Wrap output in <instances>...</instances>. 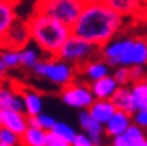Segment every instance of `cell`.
Returning a JSON list of instances; mask_svg holds the SVG:
<instances>
[{"label": "cell", "mask_w": 147, "mask_h": 146, "mask_svg": "<svg viewBox=\"0 0 147 146\" xmlns=\"http://www.w3.org/2000/svg\"><path fill=\"white\" fill-rule=\"evenodd\" d=\"M124 28V16L111 9L103 0L85 2L71 25V34L100 47L117 37Z\"/></svg>", "instance_id": "cell-1"}, {"label": "cell", "mask_w": 147, "mask_h": 146, "mask_svg": "<svg viewBox=\"0 0 147 146\" xmlns=\"http://www.w3.org/2000/svg\"><path fill=\"white\" fill-rule=\"evenodd\" d=\"M29 37L34 44L50 57L57 56L61 45L71 35V26L48 15L34 12L28 20Z\"/></svg>", "instance_id": "cell-2"}, {"label": "cell", "mask_w": 147, "mask_h": 146, "mask_svg": "<svg viewBox=\"0 0 147 146\" xmlns=\"http://www.w3.org/2000/svg\"><path fill=\"white\" fill-rule=\"evenodd\" d=\"M99 56L111 67L147 66V37H114L99 47Z\"/></svg>", "instance_id": "cell-3"}, {"label": "cell", "mask_w": 147, "mask_h": 146, "mask_svg": "<svg viewBox=\"0 0 147 146\" xmlns=\"http://www.w3.org/2000/svg\"><path fill=\"white\" fill-rule=\"evenodd\" d=\"M31 70L36 77H44L53 85H57L60 88L77 79V67L57 56L50 57L47 60L41 58Z\"/></svg>", "instance_id": "cell-4"}, {"label": "cell", "mask_w": 147, "mask_h": 146, "mask_svg": "<svg viewBox=\"0 0 147 146\" xmlns=\"http://www.w3.org/2000/svg\"><path fill=\"white\" fill-rule=\"evenodd\" d=\"M99 56V47L83 39L74 34H71L66 43L61 45V48L57 53V57L69 61L70 65L79 67L80 65L86 63L88 60L95 58Z\"/></svg>", "instance_id": "cell-5"}, {"label": "cell", "mask_w": 147, "mask_h": 146, "mask_svg": "<svg viewBox=\"0 0 147 146\" xmlns=\"http://www.w3.org/2000/svg\"><path fill=\"white\" fill-rule=\"evenodd\" d=\"M82 7V0H38L34 12L48 15L71 26L77 19Z\"/></svg>", "instance_id": "cell-6"}, {"label": "cell", "mask_w": 147, "mask_h": 146, "mask_svg": "<svg viewBox=\"0 0 147 146\" xmlns=\"http://www.w3.org/2000/svg\"><path fill=\"white\" fill-rule=\"evenodd\" d=\"M61 99L66 105L71 108L83 110V108H88L93 102L95 96L90 91L89 83L82 82L80 79H76L71 83L61 88Z\"/></svg>", "instance_id": "cell-7"}, {"label": "cell", "mask_w": 147, "mask_h": 146, "mask_svg": "<svg viewBox=\"0 0 147 146\" xmlns=\"http://www.w3.org/2000/svg\"><path fill=\"white\" fill-rule=\"evenodd\" d=\"M111 66L105 61L100 56L88 60L77 67V79H80L85 83H92L100 77H105L111 75Z\"/></svg>", "instance_id": "cell-8"}, {"label": "cell", "mask_w": 147, "mask_h": 146, "mask_svg": "<svg viewBox=\"0 0 147 146\" xmlns=\"http://www.w3.org/2000/svg\"><path fill=\"white\" fill-rule=\"evenodd\" d=\"M31 37H29V28H28V20H20L15 19L12 26L7 29L6 35L3 37L0 47H9V48H22L24 45L29 44Z\"/></svg>", "instance_id": "cell-9"}, {"label": "cell", "mask_w": 147, "mask_h": 146, "mask_svg": "<svg viewBox=\"0 0 147 146\" xmlns=\"http://www.w3.org/2000/svg\"><path fill=\"white\" fill-rule=\"evenodd\" d=\"M79 126L82 129L83 133H86L89 136V139L92 140L93 145H102L103 143V137H105V133H103V124H100L99 121H96L86 108L80 110L79 113Z\"/></svg>", "instance_id": "cell-10"}, {"label": "cell", "mask_w": 147, "mask_h": 146, "mask_svg": "<svg viewBox=\"0 0 147 146\" xmlns=\"http://www.w3.org/2000/svg\"><path fill=\"white\" fill-rule=\"evenodd\" d=\"M111 143L114 146H147V133L136 123H131L124 133L111 137Z\"/></svg>", "instance_id": "cell-11"}, {"label": "cell", "mask_w": 147, "mask_h": 146, "mask_svg": "<svg viewBox=\"0 0 147 146\" xmlns=\"http://www.w3.org/2000/svg\"><path fill=\"white\" fill-rule=\"evenodd\" d=\"M133 123V114H128L121 110H115V113L103 123L105 137H115L127 130V127Z\"/></svg>", "instance_id": "cell-12"}, {"label": "cell", "mask_w": 147, "mask_h": 146, "mask_svg": "<svg viewBox=\"0 0 147 146\" xmlns=\"http://www.w3.org/2000/svg\"><path fill=\"white\" fill-rule=\"evenodd\" d=\"M90 91L95 96V99H111V96L114 95V92L118 88V83L115 82V79L108 75L105 77H100L92 83H89Z\"/></svg>", "instance_id": "cell-13"}, {"label": "cell", "mask_w": 147, "mask_h": 146, "mask_svg": "<svg viewBox=\"0 0 147 146\" xmlns=\"http://www.w3.org/2000/svg\"><path fill=\"white\" fill-rule=\"evenodd\" d=\"M0 107L3 110L24 111V101L20 92L2 83V86H0Z\"/></svg>", "instance_id": "cell-14"}, {"label": "cell", "mask_w": 147, "mask_h": 146, "mask_svg": "<svg viewBox=\"0 0 147 146\" xmlns=\"http://www.w3.org/2000/svg\"><path fill=\"white\" fill-rule=\"evenodd\" d=\"M3 126L20 136L28 127V115L24 111L3 110Z\"/></svg>", "instance_id": "cell-15"}, {"label": "cell", "mask_w": 147, "mask_h": 146, "mask_svg": "<svg viewBox=\"0 0 147 146\" xmlns=\"http://www.w3.org/2000/svg\"><path fill=\"white\" fill-rule=\"evenodd\" d=\"M89 111V114L99 121L100 124H103L114 113H115V105L111 99H93V102L86 108Z\"/></svg>", "instance_id": "cell-16"}, {"label": "cell", "mask_w": 147, "mask_h": 146, "mask_svg": "<svg viewBox=\"0 0 147 146\" xmlns=\"http://www.w3.org/2000/svg\"><path fill=\"white\" fill-rule=\"evenodd\" d=\"M111 101L114 102L117 110L125 111L128 114H133L136 111L133 95H131V91H130V85L128 86H118L117 91L114 92V95L111 96Z\"/></svg>", "instance_id": "cell-17"}, {"label": "cell", "mask_w": 147, "mask_h": 146, "mask_svg": "<svg viewBox=\"0 0 147 146\" xmlns=\"http://www.w3.org/2000/svg\"><path fill=\"white\" fill-rule=\"evenodd\" d=\"M111 9L121 16H134L143 9L144 0H103Z\"/></svg>", "instance_id": "cell-18"}, {"label": "cell", "mask_w": 147, "mask_h": 146, "mask_svg": "<svg viewBox=\"0 0 147 146\" xmlns=\"http://www.w3.org/2000/svg\"><path fill=\"white\" fill-rule=\"evenodd\" d=\"M16 19L13 0H0V43Z\"/></svg>", "instance_id": "cell-19"}, {"label": "cell", "mask_w": 147, "mask_h": 146, "mask_svg": "<svg viewBox=\"0 0 147 146\" xmlns=\"http://www.w3.org/2000/svg\"><path fill=\"white\" fill-rule=\"evenodd\" d=\"M22 95V101H24V113L26 115H36L42 111L44 102H42V96L38 92H35L34 89H24L20 92Z\"/></svg>", "instance_id": "cell-20"}, {"label": "cell", "mask_w": 147, "mask_h": 146, "mask_svg": "<svg viewBox=\"0 0 147 146\" xmlns=\"http://www.w3.org/2000/svg\"><path fill=\"white\" fill-rule=\"evenodd\" d=\"M47 132L41 127L28 126L26 130L20 134V145L26 146H45Z\"/></svg>", "instance_id": "cell-21"}, {"label": "cell", "mask_w": 147, "mask_h": 146, "mask_svg": "<svg viewBox=\"0 0 147 146\" xmlns=\"http://www.w3.org/2000/svg\"><path fill=\"white\" fill-rule=\"evenodd\" d=\"M136 110H147V80L134 82L130 85Z\"/></svg>", "instance_id": "cell-22"}, {"label": "cell", "mask_w": 147, "mask_h": 146, "mask_svg": "<svg viewBox=\"0 0 147 146\" xmlns=\"http://www.w3.org/2000/svg\"><path fill=\"white\" fill-rule=\"evenodd\" d=\"M39 48L36 47H31V45H24L22 48H19V57H20V66H24L26 69H32L38 61L42 58L41 57Z\"/></svg>", "instance_id": "cell-23"}, {"label": "cell", "mask_w": 147, "mask_h": 146, "mask_svg": "<svg viewBox=\"0 0 147 146\" xmlns=\"http://www.w3.org/2000/svg\"><path fill=\"white\" fill-rule=\"evenodd\" d=\"M0 60L3 61L5 67L9 69H18L20 67V57L18 48H9V47H0Z\"/></svg>", "instance_id": "cell-24"}, {"label": "cell", "mask_w": 147, "mask_h": 146, "mask_svg": "<svg viewBox=\"0 0 147 146\" xmlns=\"http://www.w3.org/2000/svg\"><path fill=\"white\" fill-rule=\"evenodd\" d=\"M16 145H20V136L5 126H0V146H16Z\"/></svg>", "instance_id": "cell-25"}, {"label": "cell", "mask_w": 147, "mask_h": 146, "mask_svg": "<svg viewBox=\"0 0 147 146\" xmlns=\"http://www.w3.org/2000/svg\"><path fill=\"white\" fill-rule=\"evenodd\" d=\"M51 130L55 132L58 136H61L69 145H71V140H73V137L76 136V130H74L71 126H69L67 123H61V121H55L54 127H53Z\"/></svg>", "instance_id": "cell-26"}, {"label": "cell", "mask_w": 147, "mask_h": 146, "mask_svg": "<svg viewBox=\"0 0 147 146\" xmlns=\"http://www.w3.org/2000/svg\"><path fill=\"white\" fill-rule=\"evenodd\" d=\"M114 72H112V77L115 79V82L118 83V86H128L130 85V70L128 67L125 66H117V67H112Z\"/></svg>", "instance_id": "cell-27"}, {"label": "cell", "mask_w": 147, "mask_h": 146, "mask_svg": "<svg viewBox=\"0 0 147 146\" xmlns=\"http://www.w3.org/2000/svg\"><path fill=\"white\" fill-rule=\"evenodd\" d=\"M128 70H130V82L131 83L140 82V80H146V77H147V66L146 65L131 66V67H128Z\"/></svg>", "instance_id": "cell-28"}, {"label": "cell", "mask_w": 147, "mask_h": 146, "mask_svg": "<svg viewBox=\"0 0 147 146\" xmlns=\"http://www.w3.org/2000/svg\"><path fill=\"white\" fill-rule=\"evenodd\" d=\"M55 121H57V120H55L53 115L45 114V113H42V111H41L39 114H36V123H38V127L44 129L45 132H48V130H51V129L54 127Z\"/></svg>", "instance_id": "cell-29"}, {"label": "cell", "mask_w": 147, "mask_h": 146, "mask_svg": "<svg viewBox=\"0 0 147 146\" xmlns=\"http://www.w3.org/2000/svg\"><path fill=\"white\" fill-rule=\"evenodd\" d=\"M45 146H70L61 136H58L55 132L48 130L45 136Z\"/></svg>", "instance_id": "cell-30"}, {"label": "cell", "mask_w": 147, "mask_h": 146, "mask_svg": "<svg viewBox=\"0 0 147 146\" xmlns=\"http://www.w3.org/2000/svg\"><path fill=\"white\" fill-rule=\"evenodd\" d=\"M133 123H136L147 133V110H136L133 113Z\"/></svg>", "instance_id": "cell-31"}, {"label": "cell", "mask_w": 147, "mask_h": 146, "mask_svg": "<svg viewBox=\"0 0 147 146\" xmlns=\"http://www.w3.org/2000/svg\"><path fill=\"white\" fill-rule=\"evenodd\" d=\"M71 145L73 146H93L92 140L89 139V136L86 133H76V136L73 137L71 140Z\"/></svg>", "instance_id": "cell-32"}, {"label": "cell", "mask_w": 147, "mask_h": 146, "mask_svg": "<svg viewBox=\"0 0 147 146\" xmlns=\"http://www.w3.org/2000/svg\"><path fill=\"white\" fill-rule=\"evenodd\" d=\"M6 67H5V65H3V61L0 60V83H3L5 82V77H6Z\"/></svg>", "instance_id": "cell-33"}, {"label": "cell", "mask_w": 147, "mask_h": 146, "mask_svg": "<svg viewBox=\"0 0 147 146\" xmlns=\"http://www.w3.org/2000/svg\"><path fill=\"white\" fill-rule=\"evenodd\" d=\"M0 126H3V108L0 107Z\"/></svg>", "instance_id": "cell-34"}, {"label": "cell", "mask_w": 147, "mask_h": 146, "mask_svg": "<svg viewBox=\"0 0 147 146\" xmlns=\"http://www.w3.org/2000/svg\"><path fill=\"white\" fill-rule=\"evenodd\" d=\"M82 2H83V3H85V2H90V0H82Z\"/></svg>", "instance_id": "cell-35"}, {"label": "cell", "mask_w": 147, "mask_h": 146, "mask_svg": "<svg viewBox=\"0 0 147 146\" xmlns=\"http://www.w3.org/2000/svg\"><path fill=\"white\" fill-rule=\"evenodd\" d=\"M0 86H2V83H0Z\"/></svg>", "instance_id": "cell-36"}, {"label": "cell", "mask_w": 147, "mask_h": 146, "mask_svg": "<svg viewBox=\"0 0 147 146\" xmlns=\"http://www.w3.org/2000/svg\"><path fill=\"white\" fill-rule=\"evenodd\" d=\"M146 80H147V77H146Z\"/></svg>", "instance_id": "cell-37"}]
</instances>
